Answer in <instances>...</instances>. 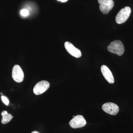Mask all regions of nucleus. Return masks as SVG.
<instances>
[{
  "label": "nucleus",
  "instance_id": "obj_1",
  "mask_svg": "<svg viewBox=\"0 0 133 133\" xmlns=\"http://www.w3.org/2000/svg\"><path fill=\"white\" fill-rule=\"evenodd\" d=\"M107 49L110 52L119 56L123 55L125 51L124 44L121 41L118 40L112 42L108 45Z\"/></svg>",
  "mask_w": 133,
  "mask_h": 133
},
{
  "label": "nucleus",
  "instance_id": "obj_2",
  "mask_svg": "<svg viewBox=\"0 0 133 133\" xmlns=\"http://www.w3.org/2000/svg\"><path fill=\"white\" fill-rule=\"evenodd\" d=\"M131 9L127 6L121 10L116 17V21L118 24H122L127 21L130 16Z\"/></svg>",
  "mask_w": 133,
  "mask_h": 133
},
{
  "label": "nucleus",
  "instance_id": "obj_3",
  "mask_svg": "<svg viewBox=\"0 0 133 133\" xmlns=\"http://www.w3.org/2000/svg\"><path fill=\"white\" fill-rule=\"evenodd\" d=\"M100 4L99 9L104 14H107L113 8L114 2L112 0H98Z\"/></svg>",
  "mask_w": 133,
  "mask_h": 133
},
{
  "label": "nucleus",
  "instance_id": "obj_4",
  "mask_svg": "<svg viewBox=\"0 0 133 133\" xmlns=\"http://www.w3.org/2000/svg\"><path fill=\"white\" fill-rule=\"evenodd\" d=\"M48 81L43 80L36 84L33 88V92L36 95H39L45 92L50 87Z\"/></svg>",
  "mask_w": 133,
  "mask_h": 133
},
{
  "label": "nucleus",
  "instance_id": "obj_5",
  "mask_svg": "<svg viewBox=\"0 0 133 133\" xmlns=\"http://www.w3.org/2000/svg\"><path fill=\"white\" fill-rule=\"evenodd\" d=\"M12 77L14 80L17 83H21L24 78V74L22 69L18 65H15L13 67Z\"/></svg>",
  "mask_w": 133,
  "mask_h": 133
},
{
  "label": "nucleus",
  "instance_id": "obj_6",
  "mask_svg": "<svg viewBox=\"0 0 133 133\" xmlns=\"http://www.w3.org/2000/svg\"><path fill=\"white\" fill-rule=\"evenodd\" d=\"M86 121L82 115H77L74 116L69 122V125L72 128L83 127L85 125Z\"/></svg>",
  "mask_w": 133,
  "mask_h": 133
},
{
  "label": "nucleus",
  "instance_id": "obj_7",
  "mask_svg": "<svg viewBox=\"0 0 133 133\" xmlns=\"http://www.w3.org/2000/svg\"><path fill=\"white\" fill-rule=\"evenodd\" d=\"M102 108L104 111L111 115H116L119 111V107L112 102L105 103L102 105Z\"/></svg>",
  "mask_w": 133,
  "mask_h": 133
},
{
  "label": "nucleus",
  "instance_id": "obj_8",
  "mask_svg": "<svg viewBox=\"0 0 133 133\" xmlns=\"http://www.w3.org/2000/svg\"><path fill=\"white\" fill-rule=\"evenodd\" d=\"M64 47L67 52L71 55L76 58L81 57V51L76 48L71 43L66 42L65 43Z\"/></svg>",
  "mask_w": 133,
  "mask_h": 133
},
{
  "label": "nucleus",
  "instance_id": "obj_9",
  "mask_svg": "<svg viewBox=\"0 0 133 133\" xmlns=\"http://www.w3.org/2000/svg\"><path fill=\"white\" fill-rule=\"evenodd\" d=\"M102 75L104 77L107 81L111 84L114 82V78L109 68L105 65H102L101 68Z\"/></svg>",
  "mask_w": 133,
  "mask_h": 133
},
{
  "label": "nucleus",
  "instance_id": "obj_10",
  "mask_svg": "<svg viewBox=\"0 0 133 133\" xmlns=\"http://www.w3.org/2000/svg\"><path fill=\"white\" fill-rule=\"evenodd\" d=\"M1 115L2 116L1 122L3 124L9 123L12 119V118H14L12 115L9 114L6 111H3L1 113Z\"/></svg>",
  "mask_w": 133,
  "mask_h": 133
},
{
  "label": "nucleus",
  "instance_id": "obj_11",
  "mask_svg": "<svg viewBox=\"0 0 133 133\" xmlns=\"http://www.w3.org/2000/svg\"><path fill=\"white\" fill-rule=\"evenodd\" d=\"M21 14L23 16H27L29 15V12L28 10L23 9L21 11Z\"/></svg>",
  "mask_w": 133,
  "mask_h": 133
},
{
  "label": "nucleus",
  "instance_id": "obj_12",
  "mask_svg": "<svg viewBox=\"0 0 133 133\" xmlns=\"http://www.w3.org/2000/svg\"><path fill=\"white\" fill-rule=\"evenodd\" d=\"M1 99L5 105H8L9 104V99H8L6 97L4 96H2L1 97Z\"/></svg>",
  "mask_w": 133,
  "mask_h": 133
},
{
  "label": "nucleus",
  "instance_id": "obj_13",
  "mask_svg": "<svg viewBox=\"0 0 133 133\" xmlns=\"http://www.w3.org/2000/svg\"><path fill=\"white\" fill-rule=\"evenodd\" d=\"M67 1H68V0H60L59 1L61 2H66Z\"/></svg>",
  "mask_w": 133,
  "mask_h": 133
},
{
  "label": "nucleus",
  "instance_id": "obj_14",
  "mask_svg": "<svg viewBox=\"0 0 133 133\" xmlns=\"http://www.w3.org/2000/svg\"><path fill=\"white\" fill-rule=\"evenodd\" d=\"M31 133H39L38 132H37V131H33V132H32Z\"/></svg>",
  "mask_w": 133,
  "mask_h": 133
},
{
  "label": "nucleus",
  "instance_id": "obj_15",
  "mask_svg": "<svg viewBox=\"0 0 133 133\" xmlns=\"http://www.w3.org/2000/svg\"><path fill=\"white\" fill-rule=\"evenodd\" d=\"M57 1H59L60 0H57Z\"/></svg>",
  "mask_w": 133,
  "mask_h": 133
}]
</instances>
